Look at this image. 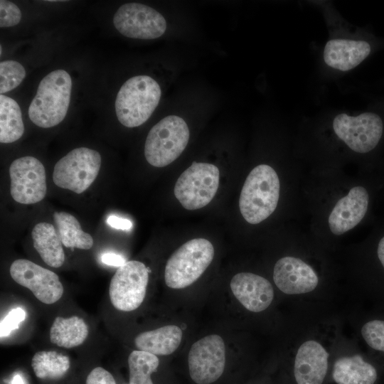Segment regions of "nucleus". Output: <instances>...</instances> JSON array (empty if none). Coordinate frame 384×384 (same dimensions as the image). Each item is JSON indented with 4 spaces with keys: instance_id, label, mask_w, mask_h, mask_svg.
Masks as SVG:
<instances>
[{
    "instance_id": "0eeeda50",
    "label": "nucleus",
    "mask_w": 384,
    "mask_h": 384,
    "mask_svg": "<svg viewBox=\"0 0 384 384\" xmlns=\"http://www.w3.org/2000/svg\"><path fill=\"white\" fill-rule=\"evenodd\" d=\"M101 166L100 153L87 147L69 151L55 165L54 183L78 194L85 191L96 179Z\"/></svg>"
},
{
    "instance_id": "f03ea898",
    "label": "nucleus",
    "mask_w": 384,
    "mask_h": 384,
    "mask_svg": "<svg viewBox=\"0 0 384 384\" xmlns=\"http://www.w3.org/2000/svg\"><path fill=\"white\" fill-rule=\"evenodd\" d=\"M72 80L64 70L48 73L40 82L28 108V116L39 127L50 128L65 117L70 102Z\"/></svg>"
},
{
    "instance_id": "423d86ee",
    "label": "nucleus",
    "mask_w": 384,
    "mask_h": 384,
    "mask_svg": "<svg viewBox=\"0 0 384 384\" xmlns=\"http://www.w3.org/2000/svg\"><path fill=\"white\" fill-rule=\"evenodd\" d=\"M336 135L353 151L366 154L373 151L384 135V121L374 112L356 116L336 115L332 123Z\"/></svg>"
},
{
    "instance_id": "39448f33",
    "label": "nucleus",
    "mask_w": 384,
    "mask_h": 384,
    "mask_svg": "<svg viewBox=\"0 0 384 384\" xmlns=\"http://www.w3.org/2000/svg\"><path fill=\"white\" fill-rule=\"evenodd\" d=\"M190 137L184 119L169 115L154 125L146 137L144 156L155 167H164L175 161L186 149Z\"/></svg>"
},
{
    "instance_id": "c85d7f7f",
    "label": "nucleus",
    "mask_w": 384,
    "mask_h": 384,
    "mask_svg": "<svg viewBox=\"0 0 384 384\" xmlns=\"http://www.w3.org/2000/svg\"><path fill=\"white\" fill-rule=\"evenodd\" d=\"M21 19L20 9L9 1H0V26L11 27L17 25Z\"/></svg>"
},
{
    "instance_id": "2eb2a0df",
    "label": "nucleus",
    "mask_w": 384,
    "mask_h": 384,
    "mask_svg": "<svg viewBox=\"0 0 384 384\" xmlns=\"http://www.w3.org/2000/svg\"><path fill=\"white\" fill-rule=\"evenodd\" d=\"M370 204V193L363 186H356L340 198L329 216L331 233L341 235L356 227L365 217Z\"/></svg>"
},
{
    "instance_id": "1a4fd4ad",
    "label": "nucleus",
    "mask_w": 384,
    "mask_h": 384,
    "mask_svg": "<svg viewBox=\"0 0 384 384\" xmlns=\"http://www.w3.org/2000/svg\"><path fill=\"white\" fill-rule=\"evenodd\" d=\"M148 281L149 271L143 262H126L111 279L109 294L112 304L122 311L137 309L144 299Z\"/></svg>"
},
{
    "instance_id": "6ab92c4d",
    "label": "nucleus",
    "mask_w": 384,
    "mask_h": 384,
    "mask_svg": "<svg viewBox=\"0 0 384 384\" xmlns=\"http://www.w3.org/2000/svg\"><path fill=\"white\" fill-rule=\"evenodd\" d=\"M182 336L181 328L168 325L138 334L134 338V344L139 351L156 356H168L178 348Z\"/></svg>"
},
{
    "instance_id": "f8f14e48",
    "label": "nucleus",
    "mask_w": 384,
    "mask_h": 384,
    "mask_svg": "<svg viewBox=\"0 0 384 384\" xmlns=\"http://www.w3.org/2000/svg\"><path fill=\"white\" fill-rule=\"evenodd\" d=\"M116 29L123 36L137 39H155L166 29L164 17L154 9L140 3L121 6L113 17Z\"/></svg>"
},
{
    "instance_id": "a211bd4d",
    "label": "nucleus",
    "mask_w": 384,
    "mask_h": 384,
    "mask_svg": "<svg viewBox=\"0 0 384 384\" xmlns=\"http://www.w3.org/2000/svg\"><path fill=\"white\" fill-rule=\"evenodd\" d=\"M372 49L370 42L365 40L334 38L325 45L324 60L334 69L348 71L366 59Z\"/></svg>"
},
{
    "instance_id": "4468645a",
    "label": "nucleus",
    "mask_w": 384,
    "mask_h": 384,
    "mask_svg": "<svg viewBox=\"0 0 384 384\" xmlns=\"http://www.w3.org/2000/svg\"><path fill=\"white\" fill-rule=\"evenodd\" d=\"M274 284L287 294H301L313 291L319 278L312 267L302 260L287 256L278 260L274 267Z\"/></svg>"
},
{
    "instance_id": "bb28decb",
    "label": "nucleus",
    "mask_w": 384,
    "mask_h": 384,
    "mask_svg": "<svg viewBox=\"0 0 384 384\" xmlns=\"http://www.w3.org/2000/svg\"><path fill=\"white\" fill-rule=\"evenodd\" d=\"M361 336L375 353L384 356V318L374 317L363 324Z\"/></svg>"
},
{
    "instance_id": "aec40b11",
    "label": "nucleus",
    "mask_w": 384,
    "mask_h": 384,
    "mask_svg": "<svg viewBox=\"0 0 384 384\" xmlns=\"http://www.w3.org/2000/svg\"><path fill=\"white\" fill-rule=\"evenodd\" d=\"M333 378L337 384H375V367L358 354L338 358L334 363Z\"/></svg>"
},
{
    "instance_id": "ddd939ff",
    "label": "nucleus",
    "mask_w": 384,
    "mask_h": 384,
    "mask_svg": "<svg viewBox=\"0 0 384 384\" xmlns=\"http://www.w3.org/2000/svg\"><path fill=\"white\" fill-rule=\"evenodd\" d=\"M9 272L16 283L30 289L44 304L56 302L63 294V286L55 272L28 260H16Z\"/></svg>"
},
{
    "instance_id": "4be33fe9",
    "label": "nucleus",
    "mask_w": 384,
    "mask_h": 384,
    "mask_svg": "<svg viewBox=\"0 0 384 384\" xmlns=\"http://www.w3.org/2000/svg\"><path fill=\"white\" fill-rule=\"evenodd\" d=\"M50 341L59 347L71 348L81 345L88 336V326L77 316H58L50 329Z\"/></svg>"
},
{
    "instance_id": "a878e982",
    "label": "nucleus",
    "mask_w": 384,
    "mask_h": 384,
    "mask_svg": "<svg viewBox=\"0 0 384 384\" xmlns=\"http://www.w3.org/2000/svg\"><path fill=\"white\" fill-rule=\"evenodd\" d=\"M159 364L157 356L143 351H133L128 357L129 384H153L151 375Z\"/></svg>"
},
{
    "instance_id": "7ed1b4c3",
    "label": "nucleus",
    "mask_w": 384,
    "mask_h": 384,
    "mask_svg": "<svg viewBox=\"0 0 384 384\" xmlns=\"http://www.w3.org/2000/svg\"><path fill=\"white\" fill-rule=\"evenodd\" d=\"M161 95L158 82L148 75H137L127 80L115 100L119 122L129 128L137 127L151 117Z\"/></svg>"
},
{
    "instance_id": "cd10ccee",
    "label": "nucleus",
    "mask_w": 384,
    "mask_h": 384,
    "mask_svg": "<svg viewBox=\"0 0 384 384\" xmlns=\"http://www.w3.org/2000/svg\"><path fill=\"white\" fill-rule=\"evenodd\" d=\"M26 77L23 66L15 60L0 63V93L3 95L18 87Z\"/></svg>"
},
{
    "instance_id": "393cba45",
    "label": "nucleus",
    "mask_w": 384,
    "mask_h": 384,
    "mask_svg": "<svg viewBox=\"0 0 384 384\" xmlns=\"http://www.w3.org/2000/svg\"><path fill=\"white\" fill-rule=\"evenodd\" d=\"M70 361L67 356L53 351H42L34 354L31 367L37 378L58 379L68 370Z\"/></svg>"
},
{
    "instance_id": "5701e85b",
    "label": "nucleus",
    "mask_w": 384,
    "mask_h": 384,
    "mask_svg": "<svg viewBox=\"0 0 384 384\" xmlns=\"http://www.w3.org/2000/svg\"><path fill=\"white\" fill-rule=\"evenodd\" d=\"M53 218L64 246L81 250H89L92 247V237L82 230L74 215L64 211L55 212Z\"/></svg>"
},
{
    "instance_id": "412c9836",
    "label": "nucleus",
    "mask_w": 384,
    "mask_h": 384,
    "mask_svg": "<svg viewBox=\"0 0 384 384\" xmlns=\"http://www.w3.org/2000/svg\"><path fill=\"white\" fill-rule=\"evenodd\" d=\"M33 244L43 261L50 267H60L65 262V253L58 233L48 223L36 224L31 232Z\"/></svg>"
},
{
    "instance_id": "f3484780",
    "label": "nucleus",
    "mask_w": 384,
    "mask_h": 384,
    "mask_svg": "<svg viewBox=\"0 0 384 384\" xmlns=\"http://www.w3.org/2000/svg\"><path fill=\"white\" fill-rule=\"evenodd\" d=\"M329 353L314 340L304 342L294 360V374L297 384H322L328 370Z\"/></svg>"
},
{
    "instance_id": "6e6552de",
    "label": "nucleus",
    "mask_w": 384,
    "mask_h": 384,
    "mask_svg": "<svg viewBox=\"0 0 384 384\" xmlns=\"http://www.w3.org/2000/svg\"><path fill=\"white\" fill-rule=\"evenodd\" d=\"M218 168L208 163L193 162L178 177L174 195L187 210L207 206L214 198L219 186Z\"/></svg>"
},
{
    "instance_id": "9d476101",
    "label": "nucleus",
    "mask_w": 384,
    "mask_h": 384,
    "mask_svg": "<svg viewBox=\"0 0 384 384\" xmlns=\"http://www.w3.org/2000/svg\"><path fill=\"white\" fill-rule=\"evenodd\" d=\"M10 193L21 204H33L42 201L47 192L44 166L31 156L15 159L9 167Z\"/></svg>"
},
{
    "instance_id": "2f4dec72",
    "label": "nucleus",
    "mask_w": 384,
    "mask_h": 384,
    "mask_svg": "<svg viewBox=\"0 0 384 384\" xmlns=\"http://www.w3.org/2000/svg\"><path fill=\"white\" fill-rule=\"evenodd\" d=\"M107 223L114 228L124 230H129L132 226V223L129 220L116 215H110L107 219Z\"/></svg>"
},
{
    "instance_id": "c756f323",
    "label": "nucleus",
    "mask_w": 384,
    "mask_h": 384,
    "mask_svg": "<svg viewBox=\"0 0 384 384\" xmlns=\"http://www.w3.org/2000/svg\"><path fill=\"white\" fill-rule=\"evenodd\" d=\"M26 319V311L21 307H17L11 311L1 321L0 336L1 338L8 336L14 330L18 329L20 323Z\"/></svg>"
},
{
    "instance_id": "f257e3e1",
    "label": "nucleus",
    "mask_w": 384,
    "mask_h": 384,
    "mask_svg": "<svg viewBox=\"0 0 384 384\" xmlns=\"http://www.w3.org/2000/svg\"><path fill=\"white\" fill-rule=\"evenodd\" d=\"M280 183L274 169L267 164L255 166L247 176L241 190L239 208L244 219L258 224L277 208Z\"/></svg>"
},
{
    "instance_id": "9b49d317",
    "label": "nucleus",
    "mask_w": 384,
    "mask_h": 384,
    "mask_svg": "<svg viewBox=\"0 0 384 384\" xmlns=\"http://www.w3.org/2000/svg\"><path fill=\"white\" fill-rule=\"evenodd\" d=\"M191 378L197 384H210L223 373L225 366L224 341L217 334L196 341L188 356Z\"/></svg>"
},
{
    "instance_id": "72a5a7b5",
    "label": "nucleus",
    "mask_w": 384,
    "mask_h": 384,
    "mask_svg": "<svg viewBox=\"0 0 384 384\" xmlns=\"http://www.w3.org/2000/svg\"><path fill=\"white\" fill-rule=\"evenodd\" d=\"M12 384H25L20 375H16L13 378Z\"/></svg>"
},
{
    "instance_id": "20e7f679",
    "label": "nucleus",
    "mask_w": 384,
    "mask_h": 384,
    "mask_svg": "<svg viewBox=\"0 0 384 384\" xmlns=\"http://www.w3.org/2000/svg\"><path fill=\"white\" fill-rule=\"evenodd\" d=\"M214 257L212 243L194 238L183 244L167 260L164 279L172 289H183L195 282L210 265Z\"/></svg>"
},
{
    "instance_id": "b1692460",
    "label": "nucleus",
    "mask_w": 384,
    "mask_h": 384,
    "mask_svg": "<svg viewBox=\"0 0 384 384\" xmlns=\"http://www.w3.org/2000/svg\"><path fill=\"white\" fill-rule=\"evenodd\" d=\"M24 132V124L18 104L12 98L0 95V142L12 143Z\"/></svg>"
},
{
    "instance_id": "473e14b6",
    "label": "nucleus",
    "mask_w": 384,
    "mask_h": 384,
    "mask_svg": "<svg viewBox=\"0 0 384 384\" xmlns=\"http://www.w3.org/2000/svg\"><path fill=\"white\" fill-rule=\"evenodd\" d=\"M101 260L105 265L119 267L126 262L122 256L114 253H105L102 255Z\"/></svg>"
},
{
    "instance_id": "7c9ffc66",
    "label": "nucleus",
    "mask_w": 384,
    "mask_h": 384,
    "mask_svg": "<svg viewBox=\"0 0 384 384\" xmlns=\"http://www.w3.org/2000/svg\"><path fill=\"white\" fill-rule=\"evenodd\" d=\"M86 384H117L112 375L102 367L92 369L87 375Z\"/></svg>"
},
{
    "instance_id": "dca6fc26",
    "label": "nucleus",
    "mask_w": 384,
    "mask_h": 384,
    "mask_svg": "<svg viewBox=\"0 0 384 384\" xmlns=\"http://www.w3.org/2000/svg\"><path fill=\"white\" fill-rule=\"evenodd\" d=\"M230 288L240 303L252 312L265 310L274 298L271 283L265 277L251 272L236 274L230 281Z\"/></svg>"
}]
</instances>
